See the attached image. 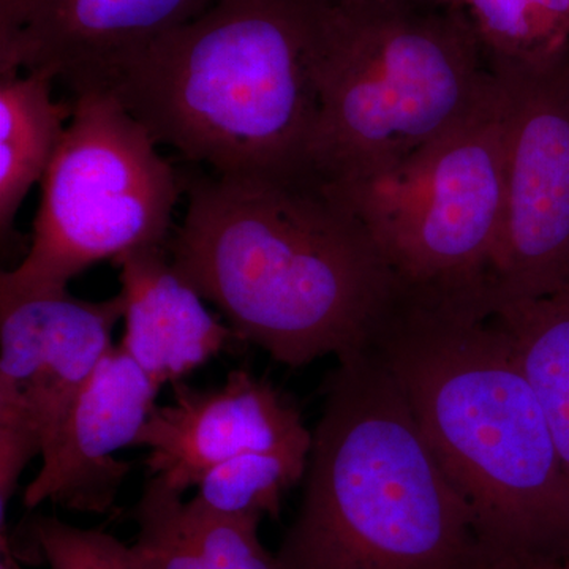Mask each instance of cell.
<instances>
[{
    "instance_id": "cell-1",
    "label": "cell",
    "mask_w": 569,
    "mask_h": 569,
    "mask_svg": "<svg viewBox=\"0 0 569 569\" xmlns=\"http://www.w3.org/2000/svg\"><path fill=\"white\" fill-rule=\"evenodd\" d=\"M367 347L395 377L479 533L530 568L569 557V479L489 284L406 287Z\"/></svg>"
},
{
    "instance_id": "cell-2",
    "label": "cell",
    "mask_w": 569,
    "mask_h": 569,
    "mask_svg": "<svg viewBox=\"0 0 569 569\" xmlns=\"http://www.w3.org/2000/svg\"><path fill=\"white\" fill-rule=\"evenodd\" d=\"M168 253L246 343L302 367L369 343L396 279L362 223L317 179L201 176Z\"/></svg>"
},
{
    "instance_id": "cell-3",
    "label": "cell",
    "mask_w": 569,
    "mask_h": 569,
    "mask_svg": "<svg viewBox=\"0 0 569 569\" xmlns=\"http://www.w3.org/2000/svg\"><path fill=\"white\" fill-rule=\"evenodd\" d=\"M279 569H492L498 556L369 347L337 359Z\"/></svg>"
},
{
    "instance_id": "cell-4",
    "label": "cell",
    "mask_w": 569,
    "mask_h": 569,
    "mask_svg": "<svg viewBox=\"0 0 569 569\" xmlns=\"http://www.w3.org/2000/svg\"><path fill=\"white\" fill-rule=\"evenodd\" d=\"M107 91L159 144L213 174L316 179L301 0H217L123 62Z\"/></svg>"
},
{
    "instance_id": "cell-5",
    "label": "cell",
    "mask_w": 569,
    "mask_h": 569,
    "mask_svg": "<svg viewBox=\"0 0 569 569\" xmlns=\"http://www.w3.org/2000/svg\"><path fill=\"white\" fill-rule=\"evenodd\" d=\"M318 93L317 181L367 178L443 137L493 74L463 10L403 0H301Z\"/></svg>"
},
{
    "instance_id": "cell-6",
    "label": "cell",
    "mask_w": 569,
    "mask_h": 569,
    "mask_svg": "<svg viewBox=\"0 0 569 569\" xmlns=\"http://www.w3.org/2000/svg\"><path fill=\"white\" fill-rule=\"evenodd\" d=\"M73 114L41 179L31 247L0 296L67 290L86 269L168 247L187 183L159 142L107 89L73 93Z\"/></svg>"
},
{
    "instance_id": "cell-7",
    "label": "cell",
    "mask_w": 569,
    "mask_h": 569,
    "mask_svg": "<svg viewBox=\"0 0 569 569\" xmlns=\"http://www.w3.org/2000/svg\"><path fill=\"white\" fill-rule=\"evenodd\" d=\"M323 186L362 223L397 283H489L507 193L497 80L488 99L443 137L380 173Z\"/></svg>"
},
{
    "instance_id": "cell-8",
    "label": "cell",
    "mask_w": 569,
    "mask_h": 569,
    "mask_svg": "<svg viewBox=\"0 0 569 569\" xmlns=\"http://www.w3.org/2000/svg\"><path fill=\"white\" fill-rule=\"evenodd\" d=\"M488 66L500 88L507 156L503 223L489 268L497 306L569 282V51Z\"/></svg>"
},
{
    "instance_id": "cell-9",
    "label": "cell",
    "mask_w": 569,
    "mask_h": 569,
    "mask_svg": "<svg viewBox=\"0 0 569 569\" xmlns=\"http://www.w3.org/2000/svg\"><path fill=\"white\" fill-rule=\"evenodd\" d=\"M121 293L86 301L67 290L0 296V509L61 429L112 347Z\"/></svg>"
},
{
    "instance_id": "cell-10",
    "label": "cell",
    "mask_w": 569,
    "mask_h": 569,
    "mask_svg": "<svg viewBox=\"0 0 569 569\" xmlns=\"http://www.w3.org/2000/svg\"><path fill=\"white\" fill-rule=\"evenodd\" d=\"M217 0H3L0 73L41 71L73 93L104 89L123 62Z\"/></svg>"
},
{
    "instance_id": "cell-11",
    "label": "cell",
    "mask_w": 569,
    "mask_h": 569,
    "mask_svg": "<svg viewBox=\"0 0 569 569\" xmlns=\"http://www.w3.org/2000/svg\"><path fill=\"white\" fill-rule=\"evenodd\" d=\"M171 387L173 402L153 408L134 447L149 449V478L176 492L198 488L213 467L244 452L312 448L293 403L249 370H233L219 388Z\"/></svg>"
},
{
    "instance_id": "cell-12",
    "label": "cell",
    "mask_w": 569,
    "mask_h": 569,
    "mask_svg": "<svg viewBox=\"0 0 569 569\" xmlns=\"http://www.w3.org/2000/svg\"><path fill=\"white\" fill-rule=\"evenodd\" d=\"M160 389L121 347H112L41 452L40 471L22 493L24 507L51 501L71 511H111L132 471L116 452L137 443Z\"/></svg>"
},
{
    "instance_id": "cell-13",
    "label": "cell",
    "mask_w": 569,
    "mask_h": 569,
    "mask_svg": "<svg viewBox=\"0 0 569 569\" xmlns=\"http://www.w3.org/2000/svg\"><path fill=\"white\" fill-rule=\"evenodd\" d=\"M114 263L126 323L119 347L159 387L183 381L216 356L244 346L179 274L168 247L134 250Z\"/></svg>"
},
{
    "instance_id": "cell-14",
    "label": "cell",
    "mask_w": 569,
    "mask_h": 569,
    "mask_svg": "<svg viewBox=\"0 0 569 569\" xmlns=\"http://www.w3.org/2000/svg\"><path fill=\"white\" fill-rule=\"evenodd\" d=\"M149 478L132 518L134 549L149 569H279L261 542L260 518L216 511Z\"/></svg>"
},
{
    "instance_id": "cell-15",
    "label": "cell",
    "mask_w": 569,
    "mask_h": 569,
    "mask_svg": "<svg viewBox=\"0 0 569 569\" xmlns=\"http://www.w3.org/2000/svg\"><path fill=\"white\" fill-rule=\"evenodd\" d=\"M50 74L0 73V234L9 241L26 197L47 174L61 144L73 102L54 99Z\"/></svg>"
},
{
    "instance_id": "cell-16",
    "label": "cell",
    "mask_w": 569,
    "mask_h": 569,
    "mask_svg": "<svg viewBox=\"0 0 569 569\" xmlns=\"http://www.w3.org/2000/svg\"><path fill=\"white\" fill-rule=\"evenodd\" d=\"M493 313L515 343L569 479V282L542 298L493 306Z\"/></svg>"
},
{
    "instance_id": "cell-17",
    "label": "cell",
    "mask_w": 569,
    "mask_h": 569,
    "mask_svg": "<svg viewBox=\"0 0 569 569\" xmlns=\"http://www.w3.org/2000/svg\"><path fill=\"white\" fill-rule=\"evenodd\" d=\"M488 62L549 61L569 51V0H466Z\"/></svg>"
},
{
    "instance_id": "cell-18",
    "label": "cell",
    "mask_w": 569,
    "mask_h": 569,
    "mask_svg": "<svg viewBox=\"0 0 569 569\" xmlns=\"http://www.w3.org/2000/svg\"><path fill=\"white\" fill-rule=\"evenodd\" d=\"M310 448L250 451L213 467L198 498L227 515L279 518L282 498L305 479Z\"/></svg>"
},
{
    "instance_id": "cell-19",
    "label": "cell",
    "mask_w": 569,
    "mask_h": 569,
    "mask_svg": "<svg viewBox=\"0 0 569 569\" xmlns=\"http://www.w3.org/2000/svg\"><path fill=\"white\" fill-rule=\"evenodd\" d=\"M31 535L50 569H149L134 546L102 530L39 516L32 520Z\"/></svg>"
},
{
    "instance_id": "cell-20",
    "label": "cell",
    "mask_w": 569,
    "mask_h": 569,
    "mask_svg": "<svg viewBox=\"0 0 569 569\" xmlns=\"http://www.w3.org/2000/svg\"><path fill=\"white\" fill-rule=\"evenodd\" d=\"M403 2L411 3V6L427 7V9H433V7L441 6L440 0H403Z\"/></svg>"
},
{
    "instance_id": "cell-21",
    "label": "cell",
    "mask_w": 569,
    "mask_h": 569,
    "mask_svg": "<svg viewBox=\"0 0 569 569\" xmlns=\"http://www.w3.org/2000/svg\"><path fill=\"white\" fill-rule=\"evenodd\" d=\"M539 569H569V557L568 559L559 561V563L548 565V567H542Z\"/></svg>"
},
{
    "instance_id": "cell-22",
    "label": "cell",
    "mask_w": 569,
    "mask_h": 569,
    "mask_svg": "<svg viewBox=\"0 0 569 569\" xmlns=\"http://www.w3.org/2000/svg\"><path fill=\"white\" fill-rule=\"evenodd\" d=\"M492 569H539V568H527V567H520V565H507V567H498Z\"/></svg>"
},
{
    "instance_id": "cell-23",
    "label": "cell",
    "mask_w": 569,
    "mask_h": 569,
    "mask_svg": "<svg viewBox=\"0 0 569 569\" xmlns=\"http://www.w3.org/2000/svg\"><path fill=\"white\" fill-rule=\"evenodd\" d=\"M440 2H441V6H443V0H440Z\"/></svg>"
},
{
    "instance_id": "cell-24",
    "label": "cell",
    "mask_w": 569,
    "mask_h": 569,
    "mask_svg": "<svg viewBox=\"0 0 569 569\" xmlns=\"http://www.w3.org/2000/svg\"><path fill=\"white\" fill-rule=\"evenodd\" d=\"M0 2H3V0H0Z\"/></svg>"
}]
</instances>
